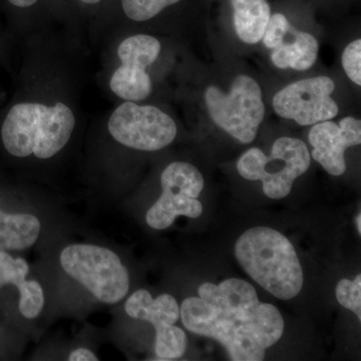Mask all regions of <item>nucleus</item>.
Masks as SVG:
<instances>
[{
  "instance_id": "nucleus-1",
  "label": "nucleus",
  "mask_w": 361,
  "mask_h": 361,
  "mask_svg": "<svg viewBox=\"0 0 361 361\" xmlns=\"http://www.w3.org/2000/svg\"><path fill=\"white\" fill-rule=\"evenodd\" d=\"M235 256L247 274L273 296L290 300L300 293L303 271L291 242L267 227L244 232L235 244Z\"/></svg>"
},
{
  "instance_id": "nucleus-2",
  "label": "nucleus",
  "mask_w": 361,
  "mask_h": 361,
  "mask_svg": "<svg viewBox=\"0 0 361 361\" xmlns=\"http://www.w3.org/2000/svg\"><path fill=\"white\" fill-rule=\"evenodd\" d=\"M75 127L73 111L66 104H16L2 123L1 139L11 155L51 158L65 148Z\"/></svg>"
},
{
  "instance_id": "nucleus-3",
  "label": "nucleus",
  "mask_w": 361,
  "mask_h": 361,
  "mask_svg": "<svg viewBox=\"0 0 361 361\" xmlns=\"http://www.w3.org/2000/svg\"><path fill=\"white\" fill-rule=\"evenodd\" d=\"M198 292L207 302L230 311L263 348H271L281 338L284 332L281 313L272 304L261 303L257 292L248 282L230 278L219 285L202 284Z\"/></svg>"
},
{
  "instance_id": "nucleus-4",
  "label": "nucleus",
  "mask_w": 361,
  "mask_h": 361,
  "mask_svg": "<svg viewBox=\"0 0 361 361\" xmlns=\"http://www.w3.org/2000/svg\"><path fill=\"white\" fill-rule=\"evenodd\" d=\"M310 167V155L305 142L289 137L276 140L270 156L260 149L252 148L237 161L239 174L246 180H261L266 196L274 200L288 196L294 180Z\"/></svg>"
},
{
  "instance_id": "nucleus-5",
  "label": "nucleus",
  "mask_w": 361,
  "mask_h": 361,
  "mask_svg": "<svg viewBox=\"0 0 361 361\" xmlns=\"http://www.w3.org/2000/svg\"><path fill=\"white\" fill-rule=\"evenodd\" d=\"M63 269L104 303L120 302L130 289L127 268L115 252L90 244L66 247L61 254Z\"/></svg>"
},
{
  "instance_id": "nucleus-6",
  "label": "nucleus",
  "mask_w": 361,
  "mask_h": 361,
  "mask_svg": "<svg viewBox=\"0 0 361 361\" xmlns=\"http://www.w3.org/2000/svg\"><path fill=\"white\" fill-rule=\"evenodd\" d=\"M213 122L242 144H250L264 120L265 106L258 82L245 75L235 78L231 90L224 94L209 87L204 94Z\"/></svg>"
},
{
  "instance_id": "nucleus-7",
  "label": "nucleus",
  "mask_w": 361,
  "mask_h": 361,
  "mask_svg": "<svg viewBox=\"0 0 361 361\" xmlns=\"http://www.w3.org/2000/svg\"><path fill=\"white\" fill-rule=\"evenodd\" d=\"M183 324L189 331L219 341L234 361H261L265 350L244 329L230 311L207 302L200 297H189L180 306Z\"/></svg>"
},
{
  "instance_id": "nucleus-8",
  "label": "nucleus",
  "mask_w": 361,
  "mask_h": 361,
  "mask_svg": "<svg viewBox=\"0 0 361 361\" xmlns=\"http://www.w3.org/2000/svg\"><path fill=\"white\" fill-rule=\"evenodd\" d=\"M161 184L163 193L147 213L149 227L167 229L178 216L200 217L203 205L198 197L204 189V178L198 169L185 161H175L161 173Z\"/></svg>"
},
{
  "instance_id": "nucleus-9",
  "label": "nucleus",
  "mask_w": 361,
  "mask_h": 361,
  "mask_svg": "<svg viewBox=\"0 0 361 361\" xmlns=\"http://www.w3.org/2000/svg\"><path fill=\"white\" fill-rule=\"evenodd\" d=\"M108 128L116 142L140 151L166 148L177 135V126L167 114L156 106H139L129 101L116 109Z\"/></svg>"
},
{
  "instance_id": "nucleus-10",
  "label": "nucleus",
  "mask_w": 361,
  "mask_h": 361,
  "mask_svg": "<svg viewBox=\"0 0 361 361\" xmlns=\"http://www.w3.org/2000/svg\"><path fill=\"white\" fill-rule=\"evenodd\" d=\"M334 90V80L325 75L298 80L275 94L273 109L278 116L300 126L330 121L339 111L331 97Z\"/></svg>"
},
{
  "instance_id": "nucleus-11",
  "label": "nucleus",
  "mask_w": 361,
  "mask_h": 361,
  "mask_svg": "<svg viewBox=\"0 0 361 361\" xmlns=\"http://www.w3.org/2000/svg\"><path fill=\"white\" fill-rule=\"evenodd\" d=\"M161 51L158 39L148 35H135L123 40L118 49L122 61L111 78L114 94L126 101H142L152 92L151 78L146 70Z\"/></svg>"
},
{
  "instance_id": "nucleus-12",
  "label": "nucleus",
  "mask_w": 361,
  "mask_h": 361,
  "mask_svg": "<svg viewBox=\"0 0 361 361\" xmlns=\"http://www.w3.org/2000/svg\"><path fill=\"white\" fill-rule=\"evenodd\" d=\"M262 40L267 49H272L271 61L281 70L307 71L317 59V39L310 33L297 30L283 13L271 14Z\"/></svg>"
},
{
  "instance_id": "nucleus-13",
  "label": "nucleus",
  "mask_w": 361,
  "mask_h": 361,
  "mask_svg": "<svg viewBox=\"0 0 361 361\" xmlns=\"http://www.w3.org/2000/svg\"><path fill=\"white\" fill-rule=\"evenodd\" d=\"M313 147L312 157L329 174L345 173L344 152L361 144V122L353 116L342 118L339 125L330 121L317 123L308 135Z\"/></svg>"
},
{
  "instance_id": "nucleus-14",
  "label": "nucleus",
  "mask_w": 361,
  "mask_h": 361,
  "mask_svg": "<svg viewBox=\"0 0 361 361\" xmlns=\"http://www.w3.org/2000/svg\"><path fill=\"white\" fill-rule=\"evenodd\" d=\"M125 310L130 317L152 323L156 331L175 324L180 317L179 305L174 297L161 294L153 299L149 292L144 289L130 295L126 302Z\"/></svg>"
},
{
  "instance_id": "nucleus-15",
  "label": "nucleus",
  "mask_w": 361,
  "mask_h": 361,
  "mask_svg": "<svg viewBox=\"0 0 361 361\" xmlns=\"http://www.w3.org/2000/svg\"><path fill=\"white\" fill-rule=\"evenodd\" d=\"M235 32L242 42L256 44L262 39L271 18L267 0H229Z\"/></svg>"
},
{
  "instance_id": "nucleus-16",
  "label": "nucleus",
  "mask_w": 361,
  "mask_h": 361,
  "mask_svg": "<svg viewBox=\"0 0 361 361\" xmlns=\"http://www.w3.org/2000/svg\"><path fill=\"white\" fill-rule=\"evenodd\" d=\"M39 220L30 214H6L0 210V251L25 250L39 238Z\"/></svg>"
},
{
  "instance_id": "nucleus-17",
  "label": "nucleus",
  "mask_w": 361,
  "mask_h": 361,
  "mask_svg": "<svg viewBox=\"0 0 361 361\" xmlns=\"http://www.w3.org/2000/svg\"><path fill=\"white\" fill-rule=\"evenodd\" d=\"M185 0H120L121 8L129 20L144 23L153 20L170 7Z\"/></svg>"
},
{
  "instance_id": "nucleus-18",
  "label": "nucleus",
  "mask_w": 361,
  "mask_h": 361,
  "mask_svg": "<svg viewBox=\"0 0 361 361\" xmlns=\"http://www.w3.org/2000/svg\"><path fill=\"white\" fill-rule=\"evenodd\" d=\"M186 334L179 327L168 325L156 331L155 350L161 360H177L187 349Z\"/></svg>"
},
{
  "instance_id": "nucleus-19",
  "label": "nucleus",
  "mask_w": 361,
  "mask_h": 361,
  "mask_svg": "<svg viewBox=\"0 0 361 361\" xmlns=\"http://www.w3.org/2000/svg\"><path fill=\"white\" fill-rule=\"evenodd\" d=\"M20 291V311L28 319L37 317L44 306V294L39 282L25 280L18 287Z\"/></svg>"
},
{
  "instance_id": "nucleus-20",
  "label": "nucleus",
  "mask_w": 361,
  "mask_h": 361,
  "mask_svg": "<svg viewBox=\"0 0 361 361\" xmlns=\"http://www.w3.org/2000/svg\"><path fill=\"white\" fill-rule=\"evenodd\" d=\"M28 271L25 259L13 258L6 251H0V287L13 284L18 288L25 281Z\"/></svg>"
},
{
  "instance_id": "nucleus-21",
  "label": "nucleus",
  "mask_w": 361,
  "mask_h": 361,
  "mask_svg": "<svg viewBox=\"0 0 361 361\" xmlns=\"http://www.w3.org/2000/svg\"><path fill=\"white\" fill-rule=\"evenodd\" d=\"M336 292L339 304L355 312L361 320V275L358 274L353 281L346 278L341 279L337 284Z\"/></svg>"
},
{
  "instance_id": "nucleus-22",
  "label": "nucleus",
  "mask_w": 361,
  "mask_h": 361,
  "mask_svg": "<svg viewBox=\"0 0 361 361\" xmlns=\"http://www.w3.org/2000/svg\"><path fill=\"white\" fill-rule=\"evenodd\" d=\"M342 66L355 84L361 85V40L349 44L342 54Z\"/></svg>"
},
{
  "instance_id": "nucleus-23",
  "label": "nucleus",
  "mask_w": 361,
  "mask_h": 361,
  "mask_svg": "<svg viewBox=\"0 0 361 361\" xmlns=\"http://www.w3.org/2000/svg\"><path fill=\"white\" fill-rule=\"evenodd\" d=\"M97 356L87 348H78L71 353L68 360L70 361H97Z\"/></svg>"
},
{
  "instance_id": "nucleus-24",
  "label": "nucleus",
  "mask_w": 361,
  "mask_h": 361,
  "mask_svg": "<svg viewBox=\"0 0 361 361\" xmlns=\"http://www.w3.org/2000/svg\"><path fill=\"white\" fill-rule=\"evenodd\" d=\"M11 6L18 7V8H30V7L37 6L40 0H7Z\"/></svg>"
},
{
  "instance_id": "nucleus-25",
  "label": "nucleus",
  "mask_w": 361,
  "mask_h": 361,
  "mask_svg": "<svg viewBox=\"0 0 361 361\" xmlns=\"http://www.w3.org/2000/svg\"><path fill=\"white\" fill-rule=\"evenodd\" d=\"M77 1L85 4V6H97V4H101V2H103L104 0H77Z\"/></svg>"
},
{
  "instance_id": "nucleus-26",
  "label": "nucleus",
  "mask_w": 361,
  "mask_h": 361,
  "mask_svg": "<svg viewBox=\"0 0 361 361\" xmlns=\"http://www.w3.org/2000/svg\"><path fill=\"white\" fill-rule=\"evenodd\" d=\"M356 226H357L358 233L361 234V214H358L356 217Z\"/></svg>"
}]
</instances>
